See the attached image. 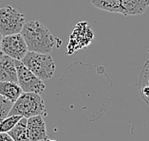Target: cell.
<instances>
[{"instance_id": "cell-20", "label": "cell", "mask_w": 149, "mask_h": 141, "mask_svg": "<svg viewBox=\"0 0 149 141\" xmlns=\"http://www.w3.org/2000/svg\"><path fill=\"white\" fill-rule=\"evenodd\" d=\"M46 141H57V140H55V139H49V138H48Z\"/></svg>"}, {"instance_id": "cell-3", "label": "cell", "mask_w": 149, "mask_h": 141, "mask_svg": "<svg viewBox=\"0 0 149 141\" xmlns=\"http://www.w3.org/2000/svg\"><path fill=\"white\" fill-rule=\"evenodd\" d=\"M21 62L42 81L52 78L55 72V63L50 53L28 51Z\"/></svg>"}, {"instance_id": "cell-18", "label": "cell", "mask_w": 149, "mask_h": 141, "mask_svg": "<svg viewBox=\"0 0 149 141\" xmlns=\"http://www.w3.org/2000/svg\"><path fill=\"white\" fill-rule=\"evenodd\" d=\"M3 55H4V53H3V52L1 51V50H0V59H1Z\"/></svg>"}, {"instance_id": "cell-6", "label": "cell", "mask_w": 149, "mask_h": 141, "mask_svg": "<svg viewBox=\"0 0 149 141\" xmlns=\"http://www.w3.org/2000/svg\"><path fill=\"white\" fill-rule=\"evenodd\" d=\"M0 50L5 55H8L13 59L18 61L22 60L29 51L27 44L21 33L3 36Z\"/></svg>"}, {"instance_id": "cell-14", "label": "cell", "mask_w": 149, "mask_h": 141, "mask_svg": "<svg viewBox=\"0 0 149 141\" xmlns=\"http://www.w3.org/2000/svg\"><path fill=\"white\" fill-rule=\"evenodd\" d=\"M91 4L95 8L108 12L120 13L122 0H91Z\"/></svg>"}, {"instance_id": "cell-7", "label": "cell", "mask_w": 149, "mask_h": 141, "mask_svg": "<svg viewBox=\"0 0 149 141\" xmlns=\"http://www.w3.org/2000/svg\"><path fill=\"white\" fill-rule=\"evenodd\" d=\"M93 40V32L86 22H79L71 32L70 44L68 46V53L72 54L88 46Z\"/></svg>"}, {"instance_id": "cell-8", "label": "cell", "mask_w": 149, "mask_h": 141, "mask_svg": "<svg viewBox=\"0 0 149 141\" xmlns=\"http://www.w3.org/2000/svg\"><path fill=\"white\" fill-rule=\"evenodd\" d=\"M27 132L31 141H41L49 138L47 126L43 115H34L27 118Z\"/></svg>"}, {"instance_id": "cell-5", "label": "cell", "mask_w": 149, "mask_h": 141, "mask_svg": "<svg viewBox=\"0 0 149 141\" xmlns=\"http://www.w3.org/2000/svg\"><path fill=\"white\" fill-rule=\"evenodd\" d=\"M17 70L18 84L22 88L23 92H30L42 95L44 93L46 86L44 82L32 73L21 61L14 60Z\"/></svg>"}, {"instance_id": "cell-4", "label": "cell", "mask_w": 149, "mask_h": 141, "mask_svg": "<svg viewBox=\"0 0 149 141\" xmlns=\"http://www.w3.org/2000/svg\"><path fill=\"white\" fill-rule=\"evenodd\" d=\"M25 23L24 14L13 7L7 5L0 8V34L2 36L20 33Z\"/></svg>"}, {"instance_id": "cell-12", "label": "cell", "mask_w": 149, "mask_h": 141, "mask_svg": "<svg viewBox=\"0 0 149 141\" xmlns=\"http://www.w3.org/2000/svg\"><path fill=\"white\" fill-rule=\"evenodd\" d=\"M22 93L23 90L17 82H0V95L10 100L12 102H16V100Z\"/></svg>"}, {"instance_id": "cell-16", "label": "cell", "mask_w": 149, "mask_h": 141, "mask_svg": "<svg viewBox=\"0 0 149 141\" xmlns=\"http://www.w3.org/2000/svg\"><path fill=\"white\" fill-rule=\"evenodd\" d=\"M13 102L0 95V122L9 115Z\"/></svg>"}, {"instance_id": "cell-2", "label": "cell", "mask_w": 149, "mask_h": 141, "mask_svg": "<svg viewBox=\"0 0 149 141\" xmlns=\"http://www.w3.org/2000/svg\"><path fill=\"white\" fill-rule=\"evenodd\" d=\"M18 115L22 118H31L34 115H47L46 106L41 95L35 93L23 92L14 102L9 115Z\"/></svg>"}, {"instance_id": "cell-10", "label": "cell", "mask_w": 149, "mask_h": 141, "mask_svg": "<svg viewBox=\"0 0 149 141\" xmlns=\"http://www.w3.org/2000/svg\"><path fill=\"white\" fill-rule=\"evenodd\" d=\"M149 6V0H122L120 13L125 16L141 15Z\"/></svg>"}, {"instance_id": "cell-17", "label": "cell", "mask_w": 149, "mask_h": 141, "mask_svg": "<svg viewBox=\"0 0 149 141\" xmlns=\"http://www.w3.org/2000/svg\"><path fill=\"white\" fill-rule=\"evenodd\" d=\"M0 141H14V140L10 136L9 133H0Z\"/></svg>"}, {"instance_id": "cell-15", "label": "cell", "mask_w": 149, "mask_h": 141, "mask_svg": "<svg viewBox=\"0 0 149 141\" xmlns=\"http://www.w3.org/2000/svg\"><path fill=\"white\" fill-rule=\"evenodd\" d=\"M21 118H22V117H21V115H8L6 118H4L1 122H0V133H8L10 130L19 122Z\"/></svg>"}, {"instance_id": "cell-9", "label": "cell", "mask_w": 149, "mask_h": 141, "mask_svg": "<svg viewBox=\"0 0 149 141\" xmlns=\"http://www.w3.org/2000/svg\"><path fill=\"white\" fill-rule=\"evenodd\" d=\"M0 82H12L18 84L14 59L5 54L0 59Z\"/></svg>"}, {"instance_id": "cell-11", "label": "cell", "mask_w": 149, "mask_h": 141, "mask_svg": "<svg viewBox=\"0 0 149 141\" xmlns=\"http://www.w3.org/2000/svg\"><path fill=\"white\" fill-rule=\"evenodd\" d=\"M138 89L143 100L149 106V58L144 63L138 82Z\"/></svg>"}, {"instance_id": "cell-13", "label": "cell", "mask_w": 149, "mask_h": 141, "mask_svg": "<svg viewBox=\"0 0 149 141\" xmlns=\"http://www.w3.org/2000/svg\"><path fill=\"white\" fill-rule=\"evenodd\" d=\"M8 133L14 141H31L27 132V118H21Z\"/></svg>"}, {"instance_id": "cell-19", "label": "cell", "mask_w": 149, "mask_h": 141, "mask_svg": "<svg viewBox=\"0 0 149 141\" xmlns=\"http://www.w3.org/2000/svg\"><path fill=\"white\" fill-rule=\"evenodd\" d=\"M2 37H3V36L0 34V46H1V40H2Z\"/></svg>"}, {"instance_id": "cell-1", "label": "cell", "mask_w": 149, "mask_h": 141, "mask_svg": "<svg viewBox=\"0 0 149 141\" xmlns=\"http://www.w3.org/2000/svg\"><path fill=\"white\" fill-rule=\"evenodd\" d=\"M20 33L26 42L29 51L50 53L57 43V39L37 20L25 23Z\"/></svg>"}]
</instances>
